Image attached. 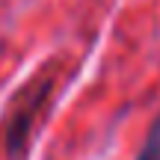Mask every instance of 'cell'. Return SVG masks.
Masks as SVG:
<instances>
[{
	"label": "cell",
	"mask_w": 160,
	"mask_h": 160,
	"mask_svg": "<svg viewBox=\"0 0 160 160\" xmlns=\"http://www.w3.org/2000/svg\"><path fill=\"white\" fill-rule=\"evenodd\" d=\"M51 89H53V77L51 74H42L36 80H30V83L18 92L15 104H12V110H9V119H6V131H3L9 160H24V157H27L33 122H36V116L42 113V107H45Z\"/></svg>",
	"instance_id": "cell-1"
},
{
	"label": "cell",
	"mask_w": 160,
	"mask_h": 160,
	"mask_svg": "<svg viewBox=\"0 0 160 160\" xmlns=\"http://www.w3.org/2000/svg\"><path fill=\"white\" fill-rule=\"evenodd\" d=\"M137 160H160V116L154 119V125H151V131H148V137H145Z\"/></svg>",
	"instance_id": "cell-2"
}]
</instances>
